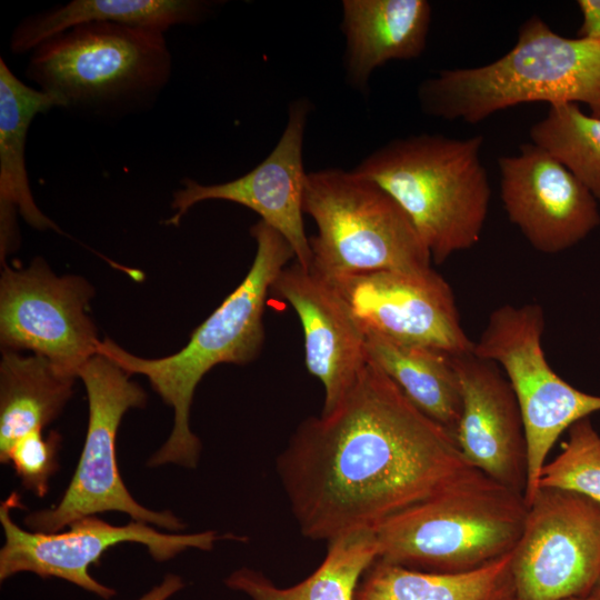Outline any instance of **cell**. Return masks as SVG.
Listing matches in <instances>:
<instances>
[{
	"mask_svg": "<svg viewBox=\"0 0 600 600\" xmlns=\"http://www.w3.org/2000/svg\"><path fill=\"white\" fill-rule=\"evenodd\" d=\"M530 138L600 201V118L582 112L576 103L552 104L530 128Z\"/></svg>",
	"mask_w": 600,
	"mask_h": 600,
	"instance_id": "25",
	"label": "cell"
},
{
	"mask_svg": "<svg viewBox=\"0 0 600 600\" xmlns=\"http://www.w3.org/2000/svg\"><path fill=\"white\" fill-rule=\"evenodd\" d=\"M430 21L431 6L426 0H344L342 32L351 83L361 88L386 62L420 57Z\"/></svg>",
	"mask_w": 600,
	"mask_h": 600,
	"instance_id": "18",
	"label": "cell"
},
{
	"mask_svg": "<svg viewBox=\"0 0 600 600\" xmlns=\"http://www.w3.org/2000/svg\"><path fill=\"white\" fill-rule=\"evenodd\" d=\"M271 292L297 312L304 333L306 366L324 389L321 411H334L352 390L369 359L363 332L328 280L299 263L284 267Z\"/></svg>",
	"mask_w": 600,
	"mask_h": 600,
	"instance_id": "17",
	"label": "cell"
},
{
	"mask_svg": "<svg viewBox=\"0 0 600 600\" xmlns=\"http://www.w3.org/2000/svg\"><path fill=\"white\" fill-rule=\"evenodd\" d=\"M303 213L317 224L310 269L323 278L369 271H426L431 256L408 214L356 170L307 173Z\"/></svg>",
	"mask_w": 600,
	"mask_h": 600,
	"instance_id": "7",
	"label": "cell"
},
{
	"mask_svg": "<svg viewBox=\"0 0 600 600\" xmlns=\"http://www.w3.org/2000/svg\"><path fill=\"white\" fill-rule=\"evenodd\" d=\"M76 379L42 356L2 351L0 461L18 439L43 430L61 413Z\"/></svg>",
	"mask_w": 600,
	"mask_h": 600,
	"instance_id": "22",
	"label": "cell"
},
{
	"mask_svg": "<svg viewBox=\"0 0 600 600\" xmlns=\"http://www.w3.org/2000/svg\"><path fill=\"white\" fill-rule=\"evenodd\" d=\"M424 113L478 123L521 103H584L600 118V38H567L532 16L514 46L478 67L446 69L418 90Z\"/></svg>",
	"mask_w": 600,
	"mask_h": 600,
	"instance_id": "3",
	"label": "cell"
},
{
	"mask_svg": "<svg viewBox=\"0 0 600 600\" xmlns=\"http://www.w3.org/2000/svg\"><path fill=\"white\" fill-rule=\"evenodd\" d=\"M588 597H590L593 600H600V578L594 584L593 589L591 590Z\"/></svg>",
	"mask_w": 600,
	"mask_h": 600,
	"instance_id": "30",
	"label": "cell"
},
{
	"mask_svg": "<svg viewBox=\"0 0 600 600\" xmlns=\"http://www.w3.org/2000/svg\"><path fill=\"white\" fill-rule=\"evenodd\" d=\"M567 432L561 452L542 467L538 487L573 491L600 502V434L589 417Z\"/></svg>",
	"mask_w": 600,
	"mask_h": 600,
	"instance_id": "26",
	"label": "cell"
},
{
	"mask_svg": "<svg viewBox=\"0 0 600 600\" xmlns=\"http://www.w3.org/2000/svg\"><path fill=\"white\" fill-rule=\"evenodd\" d=\"M364 339L368 359L416 408L454 438L462 400L452 354L372 333Z\"/></svg>",
	"mask_w": 600,
	"mask_h": 600,
	"instance_id": "21",
	"label": "cell"
},
{
	"mask_svg": "<svg viewBox=\"0 0 600 600\" xmlns=\"http://www.w3.org/2000/svg\"><path fill=\"white\" fill-rule=\"evenodd\" d=\"M461 391L454 436L464 459L494 481L524 496L528 443L516 392L500 366L472 351L452 354Z\"/></svg>",
	"mask_w": 600,
	"mask_h": 600,
	"instance_id": "16",
	"label": "cell"
},
{
	"mask_svg": "<svg viewBox=\"0 0 600 600\" xmlns=\"http://www.w3.org/2000/svg\"><path fill=\"white\" fill-rule=\"evenodd\" d=\"M309 113L307 101L293 102L287 126L269 156L242 177L216 184H202L184 179L173 192L174 214L167 224H178L194 204L207 200H224L257 212L261 220L277 230L291 246L297 263L310 269L312 252L303 226V134Z\"/></svg>",
	"mask_w": 600,
	"mask_h": 600,
	"instance_id": "15",
	"label": "cell"
},
{
	"mask_svg": "<svg viewBox=\"0 0 600 600\" xmlns=\"http://www.w3.org/2000/svg\"><path fill=\"white\" fill-rule=\"evenodd\" d=\"M564 600H593L591 599L590 597H574V598H568V599H564Z\"/></svg>",
	"mask_w": 600,
	"mask_h": 600,
	"instance_id": "31",
	"label": "cell"
},
{
	"mask_svg": "<svg viewBox=\"0 0 600 600\" xmlns=\"http://www.w3.org/2000/svg\"><path fill=\"white\" fill-rule=\"evenodd\" d=\"M517 600L588 597L600 578V502L540 488L511 552Z\"/></svg>",
	"mask_w": 600,
	"mask_h": 600,
	"instance_id": "10",
	"label": "cell"
},
{
	"mask_svg": "<svg viewBox=\"0 0 600 600\" xmlns=\"http://www.w3.org/2000/svg\"><path fill=\"white\" fill-rule=\"evenodd\" d=\"M171 64L164 33L90 22L36 47L27 77L58 107L102 114L154 100Z\"/></svg>",
	"mask_w": 600,
	"mask_h": 600,
	"instance_id": "6",
	"label": "cell"
},
{
	"mask_svg": "<svg viewBox=\"0 0 600 600\" xmlns=\"http://www.w3.org/2000/svg\"><path fill=\"white\" fill-rule=\"evenodd\" d=\"M58 107L40 89L20 81L0 59V252L1 260L14 246L16 213L33 228L60 231L37 207L26 170L27 132L33 118Z\"/></svg>",
	"mask_w": 600,
	"mask_h": 600,
	"instance_id": "19",
	"label": "cell"
},
{
	"mask_svg": "<svg viewBox=\"0 0 600 600\" xmlns=\"http://www.w3.org/2000/svg\"><path fill=\"white\" fill-rule=\"evenodd\" d=\"M498 166L504 211L536 250L562 252L600 224L598 200L544 149L521 144Z\"/></svg>",
	"mask_w": 600,
	"mask_h": 600,
	"instance_id": "14",
	"label": "cell"
},
{
	"mask_svg": "<svg viewBox=\"0 0 600 600\" xmlns=\"http://www.w3.org/2000/svg\"><path fill=\"white\" fill-rule=\"evenodd\" d=\"M511 552L460 573L416 570L377 559L361 578L354 600H517Z\"/></svg>",
	"mask_w": 600,
	"mask_h": 600,
	"instance_id": "23",
	"label": "cell"
},
{
	"mask_svg": "<svg viewBox=\"0 0 600 600\" xmlns=\"http://www.w3.org/2000/svg\"><path fill=\"white\" fill-rule=\"evenodd\" d=\"M184 587L183 579L174 573H168L160 583L152 587L147 593L138 600H168Z\"/></svg>",
	"mask_w": 600,
	"mask_h": 600,
	"instance_id": "29",
	"label": "cell"
},
{
	"mask_svg": "<svg viewBox=\"0 0 600 600\" xmlns=\"http://www.w3.org/2000/svg\"><path fill=\"white\" fill-rule=\"evenodd\" d=\"M322 277V276H321ZM363 334L461 354L473 349L449 283L426 271L380 270L324 278Z\"/></svg>",
	"mask_w": 600,
	"mask_h": 600,
	"instance_id": "13",
	"label": "cell"
},
{
	"mask_svg": "<svg viewBox=\"0 0 600 600\" xmlns=\"http://www.w3.org/2000/svg\"><path fill=\"white\" fill-rule=\"evenodd\" d=\"M60 444L58 432L44 436L42 430H36L18 439L1 462L11 464L24 489L43 498L59 469Z\"/></svg>",
	"mask_w": 600,
	"mask_h": 600,
	"instance_id": "27",
	"label": "cell"
},
{
	"mask_svg": "<svg viewBox=\"0 0 600 600\" xmlns=\"http://www.w3.org/2000/svg\"><path fill=\"white\" fill-rule=\"evenodd\" d=\"M208 8V2L196 0H73L23 19L12 32L10 49L26 53L59 33L90 22L164 33L176 26L199 22Z\"/></svg>",
	"mask_w": 600,
	"mask_h": 600,
	"instance_id": "20",
	"label": "cell"
},
{
	"mask_svg": "<svg viewBox=\"0 0 600 600\" xmlns=\"http://www.w3.org/2000/svg\"><path fill=\"white\" fill-rule=\"evenodd\" d=\"M471 467L370 360L338 408L302 421L277 458L300 532L328 543L374 530Z\"/></svg>",
	"mask_w": 600,
	"mask_h": 600,
	"instance_id": "1",
	"label": "cell"
},
{
	"mask_svg": "<svg viewBox=\"0 0 600 600\" xmlns=\"http://www.w3.org/2000/svg\"><path fill=\"white\" fill-rule=\"evenodd\" d=\"M2 267L1 350H30L78 378L100 341L87 313L92 286L80 276H57L42 258L22 269Z\"/></svg>",
	"mask_w": 600,
	"mask_h": 600,
	"instance_id": "12",
	"label": "cell"
},
{
	"mask_svg": "<svg viewBox=\"0 0 600 600\" xmlns=\"http://www.w3.org/2000/svg\"><path fill=\"white\" fill-rule=\"evenodd\" d=\"M89 401L84 444L74 473L59 502L24 518L34 532H58L72 522L107 511L170 531L186 526L171 511H153L137 502L122 481L116 438L124 413L147 403L144 390L123 369L97 353L79 370Z\"/></svg>",
	"mask_w": 600,
	"mask_h": 600,
	"instance_id": "8",
	"label": "cell"
},
{
	"mask_svg": "<svg viewBox=\"0 0 600 600\" xmlns=\"http://www.w3.org/2000/svg\"><path fill=\"white\" fill-rule=\"evenodd\" d=\"M328 544L320 566L289 588H280L262 572L247 567L231 572L224 583L251 600H354L361 578L378 559L374 531H354Z\"/></svg>",
	"mask_w": 600,
	"mask_h": 600,
	"instance_id": "24",
	"label": "cell"
},
{
	"mask_svg": "<svg viewBox=\"0 0 600 600\" xmlns=\"http://www.w3.org/2000/svg\"><path fill=\"white\" fill-rule=\"evenodd\" d=\"M527 512L522 493L471 467L379 524L378 559L429 572L476 570L514 549Z\"/></svg>",
	"mask_w": 600,
	"mask_h": 600,
	"instance_id": "5",
	"label": "cell"
},
{
	"mask_svg": "<svg viewBox=\"0 0 600 600\" xmlns=\"http://www.w3.org/2000/svg\"><path fill=\"white\" fill-rule=\"evenodd\" d=\"M482 144L481 134L398 138L368 156L356 171L399 203L432 261L440 264L480 240L491 199Z\"/></svg>",
	"mask_w": 600,
	"mask_h": 600,
	"instance_id": "4",
	"label": "cell"
},
{
	"mask_svg": "<svg viewBox=\"0 0 600 600\" xmlns=\"http://www.w3.org/2000/svg\"><path fill=\"white\" fill-rule=\"evenodd\" d=\"M251 236L257 251L246 278L194 329L180 351L146 359L129 353L109 338L98 343L97 353L130 376H146L152 389L173 409L172 431L149 459V467H197L201 441L190 429L189 416L198 383L214 366L251 362L262 349L267 296L286 263L296 256L288 241L262 220L251 227Z\"/></svg>",
	"mask_w": 600,
	"mask_h": 600,
	"instance_id": "2",
	"label": "cell"
},
{
	"mask_svg": "<svg viewBox=\"0 0 600 600\" xmlns=\"http://www.w3.org/2000/svg\"><path fill=\"white\" fill-rule=\"evenodd\" d=\"M581 24L578 37L600 38V0H579Z\"/></svg>",
	"mask_w": 600,
	"mask_h": 600,
	"instance_id": "28",
	"label": "cell"
},
{
	"mask_svg": "<svg viewBox=\"0 0 600 600\" xmlns=\"http://www.w3.org/2000/svg\"><path fill=\"white\" fill-rule=\"evenodd\" d=\"M543 309L536 303L494 309L472 352L500 366L522 414L528 443L527 506L539 490L547 457L574 422L600 411V396L574 388L548 363L542 349Z\"/></svg>",
	"mask_w": 600,
	"mask_h": 600,
	"instance_id": "9",
	"label": "cell"
},
{
	"mask_svg": "<svg viewBox=\"0 0 600 600\" xmlns=\"http://www.w3.org/2000/svg\"><path fill=\"white\" fill-rule=\"evenodd\" d=\"M20 506L11 493L0 506V522L4 544L0 550V580L20 572L41 578H58L108 600L116 590L100 583L90 573L102 554L116 544L140 543L159 562L168 561L188 549L210 551L220 539L217 531L196 533H162L148 523L131 520L126 526H112L98 516L72 522L67 531L34 532L20 528L11 511Z\"/></svg>",
	"mask_w": 600,
	"mask_h": 600,
	"instance_id": "11",
	"label": "cell"
}]
</instances>
